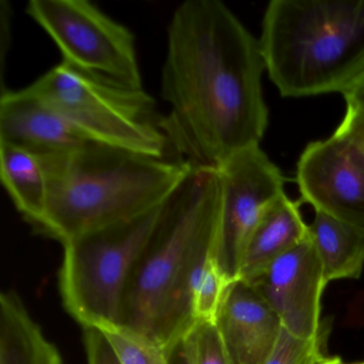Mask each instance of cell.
I'll return each mask as SVG.
<instances>
[{
  "instance_id": "10",
  "label": "cell",
  "mask_w": 364,
  "mask_h": 364,
  "mask_svg": "<svg viewBox=\"0 0 364 364\" xmlns=\"http://www.w3.org/2000/svg\"><path fill=\"white\" fill-rule=\"evenodd\" d=\"M300 203L364 229V172L336 136L311 142L296 171Z\"/></svg>"
},
{
  "instance_id": "14",
  "label": "cell",
  "mask_w": 364,
  "mask_h": 364,
  "mask_svg": "<svg viewBox=\"0 0 364 364\" xmlns=\"http://www.w3.org/2000/svg\"><path fill=\"white\" fill-rule=\"evenodd\" d=\"M0 364H63L57 347L12 291L0 295Z\"/></svg>"
},
{
  "instance_id": "7",
  "label": "cell",
  "mask_w": 364,
  "mask_h": 364,
  "mask_svg": "<svg viewBox=\"0 0 364 364\" xmlns=\"http://www.w3.org/2000/svg\"><path fill=\"white\" fill-rule=\"evenodd\" d=\"M26 14L52 38L63 63L142 89L135 36L87 0H31Z\"/></svg>"
},
{
  "instance_id": "19",
  "label": "cell",
  "mask_w": 364,
  "mask_h": 364,
  "mask_svg": "<svg viewBox=\"0 0 364 364\" xmlns=\"http://www.w3.org/2000/svg\"><path fill=\"white\" fill-rule=\"evenodd\" d=\"M233 282V281H232ZM231 281L219 267L217 257L208 263L193 297V317L198 323H215L223 296Z\"/></svg>"
},
{
  "instance_id": "1",
  "label": "cell",
  "mask_w": 364,
  "mask_h": 364,
  "mask_svg": "<svg viewBox=\"0 0 364 364\" xmlns=\"http://www.w3.org/2000/svg\"><path fill=\"white\" fill-rule=\"evenodd\" d=\"M259 40L219 0H187L168 26L159 129L183 161L219 169L268 125Z\"/></svg>"
},
{
  "instance_id": "5",
  "label": "cell",
  "mask_w": 364,
  "mask_h": 364,
  "mask_svg": "<svg viewBox=\"0 0 364 364\" xmlns=\"http://www.w3.org/2000/svg\"><path fill=\"white\" fill-rule=\"evenodd\" d=\"M58 110L89 141L167 159L156 102L144 89L129 88L65 63L27 87Z\"/></svg>"
},
{
  "instance_id": "18",
  "label": "cell",
  "mask_w": 364,
  "mask_h": 364,
  "mask_svg": "<svg viewBox=\"0 0 364 364\" xmlns=\"http://www.w3.org/2000/svg\"><path fill=\"white\" fill-rule=\"evenodd\" d=\"M329 328L323 326L318 336L306 340L282 328L278 343L265 364H316L326 355Z\"/></svg>"
},
{
  "instance_id": "20",
  "label": "cell",
  "mask_w": 364,
  "mask_h": 364,
  "mask_svg": "<svg viewBox=\"0 0 364 364\" xmlns=\"http://www.w3.org/2000/svg\"><path fill=\"white\" fill-rule=\"evenodd\" d=\"M189 336L193 364H232L215 323H198Z\"/></svg>"
},
{
  "instance_id": "22",
  "label": "cell",
  "mask_w": 364,
  "mask_h": 364,
  "mask_svg": "<svg viewBox=\"0 0 364 364\" xmlns=\"http://www.w3.org/2000/svg\"><path fill=\"white\" fill-rule=\"evenodd\" d=\"M85 347L88 364H120L112 345L101 330L85 329Z\"/></svg>"
},
{
  "instance_id": "17",
  "label": "cell",
  "mask_w": 364,
  "mask_h": 364,
  "mask_svg": "<svg viewBox=\"0 0 364 364\" xmlns=\"http://www.w3.org/2000/svg\"><path fill=\"white\" fill-rule=\"evenodd\" d=\"M103 333L120 364H169L168 351L148 336L124 327Z\"/></svg>"
},
{
  "instance_id": "15",
  "label": "cell",
  "mask_w": 364,
  "mask_h": 364,
  "mask_svg": "<svg viewBox=\"0 0 364 364\" xmlns=\"http://www.w3.org/2000/svg\"><path fill=\"white\" fill-rule=\"evenodd\" d=\"M309 237L323 265L326 283L358 279L364 266V229L315 212Z\"/></svg>"
},
{
  "instance_id": "4",
  "label": "cell",
  "mask_w": 364,
  "mask_h": 364,
  "mask_svg": "<svg viewBox=\"0 0 364 364\" xmlns=\"http://www.w3.org/2000/svg\"><path fill=\"white\" fill-rule=\"evenodd\" d=\"M259 42L283 97L347 95L364 80V0H272Z\"/></svg>"
},
{
  "instance_id": "3",
  "label": "cell",
  "mask_w": 364,
  "mask_h": 364,
  "mask_svg": "<svg viewBox=\"0 0 364 364\" xmlns=\"http://www.w3.org/2000/svg\"><path fill=\"white\" fill-rule=\"evenodd\" d=\"M223 183L218 169L193 168L164 204L123 296L121 327L167 350L176 342V300L189 264L218 245Z\"/></svg>"
},
{
  "instance_id": "11",
  "label": "cell",
  "mask_w": 364,
  "mask_h": 364,
  "mask_svg": "<svg viewBox=\"0 0 364 364\" xmlns=\"http://www.w3.org/2000/svg\"><path fill=\"white\" fill-rule=\"evenodd\" d=\"M215 325L232 364H265L282 331L280 317L251 283H230Z\"/></svg>"
},
{
  "instance_id": "9",
  "label": "cell",
  "mask_w": 364,
  "mask_h": 364,
  "mask_svg": "<svg viewBox=\"0 0 364 364\" xmlns=\"http://www.w3.org/2000/svg\"><path fill=\"white\" fill-rule=\"evenodd\" d=\"M249 283L278 314L284 329L306 340L318 336L323 327L321 295L327 283L310 237L274 259Z\"/></svg>"
},
{
  "instance_id": "24",
  "label": "cell",
  "mask_w": 364,
  "mask_h": 364,
  "mask_svg": "<svg viewBox=\"0 0 364 364\" xmlns=\"http://www.w3.org/2000/svg\"><path fill=\"white\" fill-rule=\"evenodd\" d=\"M346 105L353 106L364 117V80L360 82L350 92L344 95Z\"/></svg>"
},
{
  "instance_id": "13",
  "label": "cell",
  "mask_w": 364,
  "mask_h": 364,
  "mask_svg": "<svg viewBox=\"0 0 364 364\" xmlns=\"http://www.w3.org/2000/svg\"><path fill=\"white\" fill-rule=\"evenodd\" d=\"M287 193L272 204L249 240L238 279L250 282L268 265L309 238V225Z\"/></svg>"
},
{
  "instance_id": "8",
  "label": "cell",
  "mask_w": 364,
  "mask_h": 364,
  "mask_svg": "<svg viewBox=\"0 0 364 364\" xmlns=\"http://www.w3.org/2000/svg\"><path fill=\"white\" fill-rule=\"evenodd\" d=\"M223 208L217 262L230 281L237 280L249 240L266 210L285 195V178L261 146L235 153L218 169Z\"/></svg>"
},
{
  "instance_id": "25",
  "label": "cell",
  "mask_w": 364,
  "mask_h": 364,
  "mask_svg": "<svg viewBox=\"0 0 364 364\" xmlns=\"http://www.w3.org/2000/svg\"><path fill=\"white\" fill-rule=\"evenodd\" d=\"M316 364H364V361L359 362V363H345V362L341 360V358L328 357V355H325V357L321 358Z\"/></svg>"
},
{
  "instance_id": "23",
  "label": "cell",
  "mask_w": 364,
  "mask_h": 364,
  "mask_svg": "<svg viewBox=\"0 0 364 364\" xmlns=\"http://www.w3.org/2000/svg\"><path fill=\"white\" fill-rule=\"evenodd\" d=\"M189 332L186 336L178 338L167 349L169 364H193Z\"/></svg>"
},
{
  "instance_id": "12",
  "label": "cell",
  "mask_w": 364,
  "mask_h": 364,
  "mask_svg": "<svg viewBox=\"0 0 364 364\" xmlns=\"http://www.w3.org/2000/svg\"><path fill=\"white\" fill-rule=\"evenodd\" d=\"M88 142L58 110L28 89L1 91L0 144L46 157L71 152Z\"/></svg>"
},
{
  "instance_id": "6",
  "label": "cell",
  "mask_w": 364,
  "mask_h": 364,
  "mask_svg": "<svg viewBox=\"0 0 364 364\" xmlns=\"http://www.w3.org/2000/svg\"><path fill=\"white\" fill-rule=\"evenodd\" d=\"M164 204L137 218L63 244L61 297L68 312L85 329L107 331L121 327L127 282L159 223Z\"/></svg>"
},
{
  "instance_id": "2",
  "label": "cell",
  "mask_w": 364,
  "mask_h": 364,
  "mask_svg": "<svg viewBox=\"0 0 364 364\" xmlns=\"http://www.w3.org/2000/svg\"><path fill=\"white\" fill-rule=\"evenodd\" d=\"M38 159L46 172L48 200L33 228L63 245L163 205L193 168L183 159H156L92 141Z\"/></svg>"
},
{
  "instance_id": "16",
  "label": "cell",
  "mask_w": 364,
  "mask_h": 364,
  "mask_svg": "<svg viewBox=\"0 0 364 364\" xmlns=\"http://www.w3.org/2000/svg\"><path fill=\"white\" fill-rule=\"evenodd\" d=\"M0 176L14 206L33 225L46 210L48 182L41 161L35 155L0 144Z\"/></svg>"
},
{
  "instance_id": "21",
  "label": "cell",
  "mask_w": 364,
  "mask_h": 364,
  "mask_svg": "<svg viewBox=\"0 0 364 364\" xmlns=\"http://www.w3.org/2000/svg\"><path fill=\"white\" fill-rule=\"evenodd\" d=\"M333 135L344 144L353 163L364 172V117L361 112L346 105L344 118Z\"/></svg>"
}]
</instances>
